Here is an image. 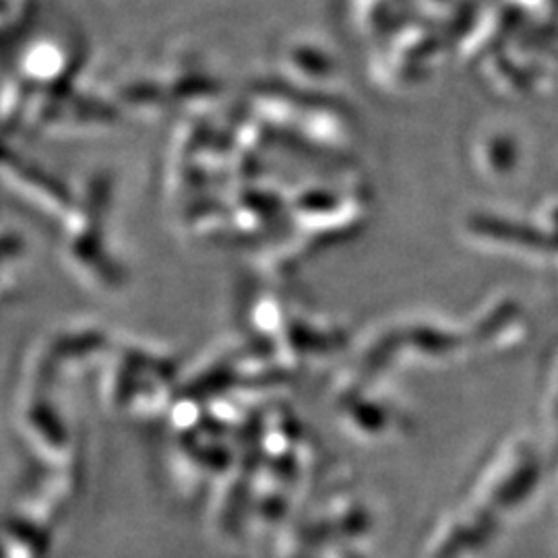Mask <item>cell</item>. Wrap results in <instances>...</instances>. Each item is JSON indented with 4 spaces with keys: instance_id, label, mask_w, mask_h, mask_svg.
Wrapping results in <instances>:
<instances>
[]
</instances>
